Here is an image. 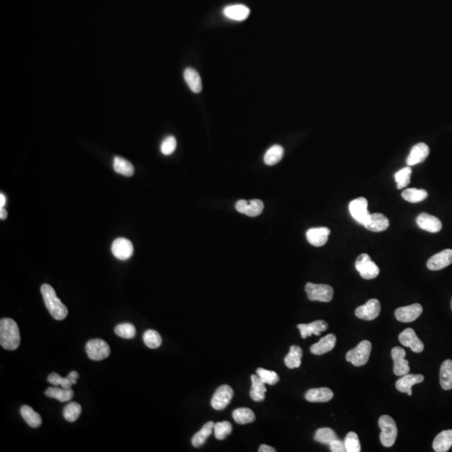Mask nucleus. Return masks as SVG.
Instances as JSON below:
<instances>
[{
    "mask_svg": "<svg viewBox=\"0 0 452 452\" xmlns=\"http://www.w3.org/2000/svg\"><path fill=\"white\" fill-rule=\"evenodd\" d=\"M213 432L216 438L218 440H225L232 432V425L228 421H222L214 424Z\"/></svg>",
    "mask_w": 452,
    "mask_h": 452,
    "instance_id": "c03bdc74",
    "label": "nucleus"
},
{
    "mask_svg": "<svg viewBox=\"0 0 452 452\" xmlns=\"http://www.w3.org/2000/svg\"><path fill=\"white\" fill-rule=\"evenodd\" d=\"M356 270L365 280H372L379 274V269L368 254H361L356 260Z\"/></svg>",
    "mask_w": 452,
    "mask_h": 452,
    "instance_id": "423d86ee",
    "label": "nucleus"
},
{
    "mask_svg": "<svg viewBox=\"0 0 452 452\" xmlns=\"http://www.w3.org/2000/svg\"><path fill=\"white\" fill-rule=\"evenodd\" d=\"M394 360V373L397 376H404L410 372L408 360L405 359L406 353L400 347H395L391 351Z\"/></svg>",
    "mask_w": 452,
    "mask_h": 452,
    "instance_id": "9b49d317",
    "label": "nucleus"
},
{
    "mask_svg": "<svg viewBox=\"0 0 452 452\" xmlns=\"http://www.w3.org/2000/svg\"><path fill=\"white\" fill-rule=\"evenodd\" d=\"M329 446H330L331 451H346V446H345V441H340L338 439H337L335 441H333V442L329 445Z\"/></svg>",
    "mask_w": 452,
    "mask_h": 452,
    "instance_id": "09e8293b",
    "label": "nucleus"
},
{
    "mask_svg": "<svg viewBox=\"0 0 452 452\" xmlns=\"http://www.w3.org/2000/svg\"><path fill=\"white\" fill-rule=\"evenodd\" d=\"M256 374H257V376L259 377L260 379L263 383H266V384H270V385H274L280 379L276 373L274 372V371H271V370H265V369H262V368L257 369Z\"/></svg>",
    "mask_w": 452,
    "mask_h": 452,
    "instance_id": "37998d69",
    "label": "nucleus"
},
{
    "mask_svg": "<svg viewBox=\"0 0 452 452\" xmlns=\"http://www.w3.org/2000/svg\"><path fill=\"white\" fill-rule=\"evenodd\" d=\"M225 17L235 21H243L248 18L250 14V9L246 5H230L224 9Z\"/></svg>",
    "mask_w": 452,
    "mask_h": 452,
    "instance_id": "393cba45",
    "label": "nucleus"
},
{
    "mask_svg": "<svg viewBox=\"0 0 452 452\" xmlns=\"http://www.w3.org/2000/svg\"><path fill=\"white\" fill-rule=\"evenodd\" d=\"M423 312L422 306L419 303L399 308L395 311V317L402 322H411L416 321Z\"/></svg>",
    "mask_w": 452,
    "mask_h": 452,
    "instance_id": "ddd939ff",
    "label": "nucleus"
},
{
    "mask_svg": "<svg viewBox=\"0 0 452 452\" xmlns=\"http://www.w3.org/2000/svg\"><path fill=\"white\" fill-rule=\"evenodd\" d=\"M184 80L186 81L187 85L189 89L195 93H200L202 91V80L200 77V74L196 70L193 68H186L184 72Z\"/></svg>",
    "mask_w": 452,
    "mask_h": 452,
    "instance_id": "bb28decb",
    "label": "nucleus"
},
{
    "mask_svg": "<svg viewBox=\"0 0 452 452\" xmlns=\"http://www.w3.org/2000/svg\"><path fill=\"white\" fill-rule=\"evenodd\" d=\"M251 382H252V386L250 391V398L254 401L261 402L264 400L266 398V383L260 379L257 375H251Z\"/></svg>",
    "mask_w": 452,
    "mask_h": 452,
    "instance_id": "cd10ccee",
    "label": "nucleus"
},
{
    "mask_svg": "<svg viewBox=\"0 0 452 452\" xmlns=\"http://www.w3.org/2000/svg\"><path fill=\"white\" fill-rule=\"evenodd\" d=\"M349 209L352 217L361 225H363L370 214L368 210L367 200L363 197L358 198L351 201Z\"/></svg>",
    "mask_w": 452,
    "mask_h": 452,
    "instance_id": "9d476101",
    "label": "nucleus"
},
{
    "mask_svg": "<svg viewBox=\"0 0 452 452\" xmlns=\"http://www.w3.org/2000/svg\"><path fill=\"white\" fill-rule=\"evenodd\" d=\"M21 416L28 425L32 428H38L42 424V419L39 414L35 412L31 407L24 405L20 408Z\"/></svg>",
    "mask_w": 452,
    "mask_h": 452,
    "instance_id": "7c9ffc66",
    "label": "nucleus"
},
{
    "mask_svg": "<svg viewBox=\"0 0 452 452\" xmlns=\"http://www.w3.org/2000/svg\"><path fill=\"white\" fill-rule=\"evenodd\" d=\"M451 309H452V300H451Z\"/></svg>",
    "mask_w": 452,
    "mask_h": 452,
    "instance_id": "5fc2aeb1",
    "label": "nucleus"
},
{
    "mask_svg": "<svg viewBox=\"0 0 452 452\" xmlns=\"http://www.w3.org/2000/svg\"><path fill=\"white\" fill-rule=\"evenodd\" d=\"M235 209L239 213H244L250 217H256L263 211L264 203L260 200H252L250 201L241 200L235 204Z\"/></svg>",
    "mask_w": 452,
    "mask_h": 452,
    "instance_id": "f8f14e48",
    "label": "nucleus"
},
{
    "mask_svg": "<svg viewBox=\"0 0 452 452\" xmlns=\"http://www.w3.org/2000/svg\"><path fill=\"white\" fill-rule=\"evenodd\" d=\"M331 230L327 227L312 228L306 233L307 239L312 246L320 247L328 242Z\"/></svg>",
    "mask_w": 452,
    "mask_h": 452,
    "instance_id": "6ab92c4d",
    "label": "nucleus"
},
{
    "mask_svg": "<svg viewBox=\"0 0 452 452\" xmlns=\"http://www.w3.org/2000/svg\"><path fill=\"white\" fill-rule=\"evenodd\" d=\"M399 342L405 347L411 348L412 351L420 354L424 350V345L417 337L416 332L412 328H406L399 336Z\"/></svg>",
    "mask_w": 452,
    "mask_h": 452,
    "instance_id": "4468645a",
    "label": "nucleus"
},
{
    "mask_svg": "<svg viewBox=\"0 0 452 452\" xmlns=\"http://www.w3.org/2000/svg\"><path fill=\"white\" fill-rule=\"evenodd\" d=\"M411 172L412 171H411V167H406V168H402L395 174V182L397 184V188L399 189H401L410 184Z\"/></svg>",
    "mask_w": 452,
    "mask_h": 452,
    "instance_id": "a19ab883",
    "label": "nucleus"
},
{
    "mask_svg": "<svg viewBox=\"0 0 452 452\" xmlns=\"http://www.w3.org/2000/svg\"><path fill=\"white\" fill-rule=\"evenodd\" d=\"M81 413V406L76 402H71L64 407L63 416L69 422H74L78 419Z\"/></svg>",
    "mask_w": 452,
    "mask_h": 452,
    "instance_id": "ea45409f",
    "label": "nucleus"
},
{
    "mask_svg": "<svg viewBox=\"0 0 452 452\" xmlns=\"http://www.w3.org/2000/svg\"><path fill=\"white\" fill-rule=\"evenodd\" d=\"M305 398L308 401L312 403H325L330 401L333 398V392L330 389L317 388L308 390Z\"/></svg>",
    "mask_w": 452,
    "mask_h": 452,
    "instance_id": "b1692460",
    "label": "nucleus"
},
{
    "mask_svg": "<svg viewBox=\"0 0 452 452\" xmlns=\"http://www.w3.org/2000/svg\"><path fill=\"white\" fill-rule=\"evenodd\" d=\"M85 352L92 360H103L110 355L111 349L109 345L101 339L90 340L85 345Z\"/></svg>",
    "mask_w": 452,
    "mask_h": 452,
    "instance_id": "0eeeda50",
    "label": "nucleus"
},
{
    "mask_svg": "<svg viewBox=\"0 0 452 452\" xmlns=\"http://www.w3.org/2000/svg\"><path fill=\"white\" fill-rule=\"evenodd\" d=\"M47 381L53 385H60L64 389L71 388V386L73 384L67 377L62 378L60 374H56V373H51L47 378Z\"/></svg>",
    "mask_w": 452,
    "mask_h": 452,
    "instance_id": "49530a36",
    "label": "nucleus"
},
{
    "mask_svg": "<svg viewBox=\"0 0 452 452\" xmlns=\"http://www.w3.org/2000/svg\"><path fill=\"white\" fill-rule=\"evenodd\" d=\"M260 452H275V450L273 447H271V446H269L267 445H262L259 447Z\"/></svg>",
    "mask_w": 452,
    "mask_h": 452,
    "instance_id": "3c124183",
    "label": "nucleus"
},
{
    "mask_svg": "<svg viewBox=\"0 0 452 452\" xmlns=\"http://www.w3.org/2000/svg\"><path fill=\"white\" fill-rule=\"evenodd\" d=\"M328 328V324L324 320H317V321H312L311 324L297 325V328L301 332V337L303 339L310 337L312 334L319 336L321 333L327 331Z\"/></svg>",
    "mask_w": 452,
    "mask_h": 452,
    "instance_id": "412c9836",
    "label": "nucleus"
},
{
    "mask_svg": "<svg viewBox=\"0 0 452 452\" xmlns=\"http://www.w3.org/2000/svg\"><path fill=\"white\" fill-rule=\"evenodd\" d=\"M233 418L235 420V422L241 425L249 424L255 421V414L249 408H239L234 410L233 412Z\"/></svg>",
    "mask_w": 452,
    "mask_h": 452,
    "instance_id": "c9c22d12",
    "label": "nucleus"
},
{
    "mask_svg": "<svg viewBox=\"0 0 452 452\" xmlns=\"http://www.w3.org/2000/svg\"><path fill=\"white\" fill-rule=\"evenodd\" d=\"M379 426L381 429L380 441L385 447H391L397 438V425L395 420L390 416H382L379 418Z\"/></svg>",
    "mask_w": 452,
    "mask_h": 452,
    "instance_id": "7ed1b4c3",
    "label": "nucleus"
},
{
    "mask_svg": "<svg viewBox=\"0 0 452 452\" xmlns=\"http://www.w3.org/2000/svg\"><path fill=\"white\" fill-rule=\"evenodd\" d=\"M5 203H6V197L2 193L0 195V208H5Z\"/></svg>",
    "mask_w": 452,
    "mask_h": 452,
    "instance_id": "864d4df0",
    "label": "nucleus"
},
{
    "mask_svg": "<svg viewBox=\"0 0 452 452\" xmlns=\"http://www.w3.org/2000/svg\"><path fill=\"white\" fill-rule=\"evenodd\" d=\"M416 223L420 229L431 233H437L442 229L441 221L436 216H431L427 213H420L416 219Z\"/></svg>",
    "mask_w": 452,
    "mask_h": 452,
    "instance_id": "a211bd4d",
    "label": "nucleus"
},
{
    "mask_svg": "<svg viewBox=\"0 0 452 452\" xmlns=\"http://www.w3.org/2000/svg\"><path fill=\"white\" fill-rule=\"evenodd\" d=\"M428 196V193L425 189L417 188H408L403 191L402 197L408 202L419 203L425 200Z\"/></svg>",
    "mask_w": 452,
    "mask_h": 452,
    "instance_id": "e433bc0d",
    "label": "nucleus"
},
{
    "mask_svg": "<svg viewBox=\"0 0 452 452\" xmlns=\"http://www.w3.org/2000/svg\"><path fill=\"white\" fill-rule=\"evenodd\" d=\"M363 225H364V227L370 231L381 232L388 229L390 226V221L383 213H370Z\"/></svg>",
    "mask_w": 452,
    "mask_h": 452,
    "instance_id": "f3484780",
    "label": "nucleus"
},
{
    "mask_svg": "<svg viewBox=\"0 0 452 452\" xmlns=\"http://www.w3.org/2000/svg\"><path fill=\"white\" fill-rule=\"evenodd\" d=\"M346 451L348 452H359L361 451L360 442L358 439V435L355 432H349L347 435L345 441Z\"/></svg>",
    "mask_w": 452,
    "mask_h": 452,
    "instance_id": "a18cd8bd",
    "label": "nucleus"
},
{
    "mask_svg": "<svg viewBox=\"0 0 452 452\" xmlns=\"http://www.w3.org/2000/svg\"><path fill=\"white\" fill-rule=\"evenodd\" d=\"M452 446V429L443 431L436 436L433 442V449L436 452H446Z\"/></svg>",
    "mask_w": 452,
    "mask_h": 452,
    "instance_id": "a878e982",
    "label": "nucleus"
},
{
    "mask_svg": "<svg viewBox=\"0 0 452 452\" xmlns=\"http://www.w3.org/2000/svg\"><path fill=\"white\" fill-rule=\"evenodd\" d=\"M336 341H337V338L334 334H332V333L328 334V335L321 338L317 343L311 346V353L314 355H322V354H327L334 349Z\"/></svg>",
    "mask_w": 452,
    "mask_h": 452,
    "instance_id": "5701e85b",
    "label": "nucleus"
},
{
    "mask_svg": "<svg viewBox=\"0 0 452 452\" xmlns=\"http://www.w3.org/2000/svg\"><path fill=\"white\" fill-rule=\"evenodd\" d=\"M67 378L71 380V383H73V384H76V379L79 378V374L76 371H72V372L70 373L67 375Z\"/></svg>",
    "mask_w": 452,
    "mask_h": 452,
    "instance_id": "8fccbe9b",
    "label": "nucleus"
},
{
    "mask_svg": "<svg viewBox=\"0 0 452 452\" xmlns=\"http://www.w3.org/2000/svg\"><path fill=\"white\" fill-rule=\"evenodd\" d=\"M302 357H303V350L301 348L294 345L291 347L289 354L285 358V364L289 369L299 368L302 364Z\"/></svg>",
    "mask_w": 452,
    "mask_h": 452,
    "instance_id": "2f4dec72",
    "label": "nucleus"
},
{
    "mask_svg": "<svg viewBox=\"0 0 452 452\" xmlns=\"http://www.w3.org/2000/svg\"><path fill=\"white\" fill-rule=\"evenodd\" d=\"M176 147H177V141L175 139V137L168 136L162 142L160 149L162 154L168 156V155L172 154L175 151Z\"/></svg>",
    "mask_w": 452,
    "mask_h": 452,
    "instance_id": "de8ad7c7",
    "label": "nucleus"
},
{
    "mask_svg": "<svg viewBox=\"0 0 452 452\" xmlns=\"http://www.w3.org/2000/svg\"><path fill=\"white\" fill-rule=\"evenodd\" d=\"M429 148L425 143L423 142L418 143L412 147L411 154L407 158V164L408 166H414L418 163H422L426 159L427 157L429 156Z\"/></svg>",
    "mask_w": 452,
    "mask_h": 452,
    "instance_id": "4be33fe9",
    "label": "nucleus"
},
{
    "mask_svg": "<svg viewBox=\"0 0 452 452\" xmlns=\"http://www.w3.org/2000/svg\"><path fill=\"white\" fill-rule=\"evenodd\" d=\"M114 331L118 337L126 338V339H131L136 335L135 327L133 324H127V322L117 325Z\"/></svg>",
    "mask_w": 452,
    "mask_h": 452,
    "instance_id": "79ce46f5",
    "label": "nucleus"
},
{
    "mask_svg": "<svg viewBox=\"0 0 452 452\" xmlns=\"http://www.w3.org/2000/svg\"><path fill=\"white\" fill-rule=\"evenodd\" d=\"M423 381H424V376L422 374H407L398 379L395 386L399 392L405 393L408 395H411L412 386L416 383H422Z\"/></svg>",
    "mask_w": 452,
    "mask_h": 452,
    "instance_id": "aec40b11",
    "label": "nucleus"
},
{
    "mask_svg": "<svg viewBox=\"0 0 452 452\" xmlns=\"http://www.w3.org/2000/svg\"><path fill=\"white\" fill-rule=\"evenodd\" d=\"M452 263V250L446 249L437 253L427 262V267L432 271H440Z\"/></svg>",
    "mask_w": 452,
    "mask_h": 452,
    "instance_id": "dca6fc26",
    "label": "nucleus"
},
{
    "mask_svg": "<svg viewBox=\"0 0 452 452\" xmlns=\"http://www.w3.org/2000/svg\"><path fill=\"white\" fill-rule=\"evenodd\" d=\"M41 293L46 308L54 319L57 321L64 320L68 315V309L58 298L53 287L48 284L42 285Z\"/></svg>",
    "mask_w": 452,
    "mask_h": 452,
    "instance_id": "f03ea898",
    "label": "nucleus"
},
{
    "mask_svg": "<svg viewBox=\"0 0 452 452\" xmlns=\"http://www.w3.org/2000/svg\"><path fill=\"white\" fill-rule=\"evenodd\" d=\"M112 252L118 260H128L133 254V243L126 238H117L113 241Z\"/></svg>",
    "mask_w": 452,
    "mask_h": 452,
    "instance_id": "2eb2a0df",
    "label": "nucleus"
},
{
    "mask_svg": "<svg viewBox=\"0 0 452 452\" xmlns=\"http://www.w3.org/2000/svg\"><path fill=\"white\" fill-rule=\"evenodd\" d=\"M143 341L146 346L149 349H158L162 345V337L157 331L147 330L143 334Z\"/></svg>",
    "mask_w": 452,
    "mask_h": 452,
    "instance_id": "58836bf2",
    "label": "nucleus"
},
{
    "mask_svg": "<svg viewBox=\"0 0 452 452\" xmlns=\"http://www.w3.org/2000/svg\"><path fill=\"white\" fill-rule=\"evenodd\" d=\"M337 436L335 432L330 428H321L317 429L315 433L314 440L319 443L324 445H330L333 441L337 440Z\"/></svg>",
    "mask_w": 452,
    "mask_h": 452,
    "instance_id": "4c0bfd02",
    "label": "nucleus"
},
{
    "mask_svg": "<svg viewBox=\"0 0 452 452\" xmlns=\"http://www.w3.org/2000/svg\"><path fill=\"white\" fill-rule=\"evenodd\" d=\"M46 396L49 398L56 399L60 402L70 401L74 396V391L70 389L59 388V387H50L46 390Z\"/></svg>",
    "mask_w": 452,
    "mask_h": 452,
    "instance_id": "c756f323",
    "label": "nucleus"
},
{
    "mask_svg": "<svg viewBox=\"0 0 452 452\" xmlns=\"http://www.w3.org/2000/svg\"><path fill=\"white\" fill-rule=\"evenodd\" d=\"M8 212L5 208H0V219L2 221H5L7 218Z\"/></svg>",
    "mask_w": 452,
    "mask_h": 452,
    "instance_id": "603ef678",
    "label": "nucleus"
},
{
    "mask_svg": "<svg viewBox=\"0 0 452 452\" xmlns=\"http://www.w3.org/2000/svg\"><path fill=\"white\" fill-rule=\"evenodd\" d=\"M113 168L116 173L124 175L126 177H131L134 175V167L133 164L121 157H115L113 161Z\"/></svg>",
    "mask_w": 452,
    "mask_h": 452,
    "instance_id": "f704fd0d",
    "label": "nucleus"
},
{
    "mask_svg": "<svg viewBox=\"0 0 452 452\" xmlns=\"http://www.w3.org/2000/svg\"><path fill=\"white\" fill-rule=\"evenodd\" d=\"M440 383L445 390L452 389V360L447 359L444 361L441 366L440 371Z\"/></svg>",
    "mask_w": 452,
    "mask_h": 452,
    "instance_id": "c85d7f7f",
    "label": "nucleus"
},
{
    "mask_svg": "<svg viewBox=\"0 0 452 452\" xmlns=\"http://www.w3.org/2000/svg\"><path fill=\"white\" fill-rule=\"evenodd\" d=\"M213 427H214V423L213 421H209V422L206 423L202 427V429H200V432L193 436V438H192V445L195 447L202 446L205 443L207 439L209 438V436L212 434Z\"/></svg>",
    "mask_w": 452,
    "mask_h": 452,
    "instance_id": "473e14b6",
    "label": "nucleus"
},
{
    "mask_svg": "<svg viewBox=\"0 0 452 452\" xmlns=\"http://www.w3.org/2000/svg\"><path fill=\"white\" fill-rule=\"evenodd\" d=\"M283 155H284V148L280 145H274L265 154V163L268 166L275 165L283 159Z\"/></svg>",
    "mask_w": 452,
    "mask_h": 452,
    "instance_id": "72a5a7b5",
    "label": "nucleus"
},
{
    "mask_svg": "<svg viewBox=\"0 0 452 452\" xmlns=\"http://www.w3.org/2000/svg\"><path fill=\"white\" fill-rule=\"evenodd\" d=\"M372 350V345L370 341L363 340L358 343V346L349 350L346 354V359L356 367H361L368 363L370 359V353Z\"/></svg>",
    "mask_w": 452,
    "mask_h": 452,
    "instance_id": "20e7f679",
    "label": "nucleus"
},
{
    "mask_svg": "<svg viewBox=\"0 0 452 452\" xmlns=\"http://www.w3.org/2000/svg\"><path fill=\"white\" fill-rule=\"evenodd\" d=\"M305 291L310 301L329 303L333 299V289L329 285L308 283L306 285Z\"/></svg>",
    "mask_w": 452,
    "mask_h": 452,
    "instance_id": "39448f33",
    "label": "nucleus"
},
{
    "mask_svg": "<svg viewBox=\"0 0 452 452\" xmlns=\"http://www.w3.org/2000/svg\"><path fill=\"white\" fill-rule=\"evenodd\" d=\"M381 311V305L379 300L370 299L364 305L358 307L355 311L357 317L365 321H372L378 317Z\"/></svg>",
    "mask_w": 452,
    "mask_h": 452,
    "instance_id": "6e6552de",
    "label": "nucleus"
},
{
    "mask_svg": "<svg viewBox=\"0 0 452 452\" xmlns=\"http://www.w3.org/2000/svg\"><path fill=\"white\" fill-rule=\"evenodd\" d=\"M20 343V333L16 321L11 318L0 321V345L6 350H15Z\"/></svg>",
    "mask_w": 452,
    "mask_h": 452,
    "instance_id": "f257e3e1",
    "label": "nucleus"
},
{
    "mask_svg": "<svg viewBox=\"0 0 452 452\" xmlns=\"http://www.w3.org/2000/svg\"><path fill=\"white\" fill-rule=\"evenodd\" d=\"M234 391L229 385H222L216 390L211 399V405L216 411H222L230 404Z\"/></svg>",
    "mask_w": 452,
    "mask_h": 452,
    "instance_id": "1a4fd4ad",
    "label": "nucleus"
}]
</instances>
